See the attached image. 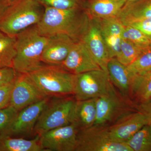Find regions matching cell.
Returning a JSON list of instances; mask_svg holds the SVG:
<instances>
[{
    "label": "cell",
    "mask_w": 151,
    "mask_h": 151,
    "mask_svg": "<svg viewBox=\"0 0 151 151\" xmlns=\"http://www.w3.org/2000/svg\"><path fill=\"white\" fill-rule=\"evenodd\" d=\"M130 94L140 103L150 100L151 98V68L132 76Z\"/></svg>",
    "instance_id": "44dd1931"
},
{
    "label": "cell",
    "mask_w": 151,
    "mask_h": 151,
    "mask_svg": "<svg viewBox=\"0 0 151 151\" xmlns=\"http://www.w3.org/2000/svg\"><path fill=\"white\" fill-rule=\"evenodd\" d=\"M149 122L147 116L140 111L130 113L108 127L113 139L126 143L137 132Z\"/></svg>",
    "instance_id": "4fadbf2b"
},
{
    "label": "cell",
    "mask_w": 151,
    "mask_h": 151,
    "mask_svg": "<svg viewBox=\"0 0 151 151\" xmlns=\"http://www.w3.org/2000/svg\"><path fill=\"white\" fill-rule=\"evenodd\" d=\"M96 117V99L76 100L71 124L81 130L93 126Z\"/></svg>",
    "instance_id": "ac0fdd59"
},
{
    "label": "cell",
    "mask_w": 151,
    "mask_h": 151,
    "mask_svg": "<svg viewBox=\"0 0 151 151\" xmlns=\"http://www.w3.org/2000/svg\"><path fill=\"white\" fill-rule=\"evenodd\" d=\"M78 131L70 124L41 134L39 136L42 151H75Z\"/></svg>",
    "instance_id": "9c48e42d"
},
{
    "label": "cell",
    "mask_w": 151,
    "mask_h": 151,
    "mask_svg": "<svg viewBox=\"0 0 151 151\" xmlns=\"http://www.w3.org/2000/svg\"><path fill=\"white\" fill-rule=\"evenodd\" d=\"M90 19L80 7L63 10L45 6L43 16L37 25L41 34L46 37L64 34L77 42L86 32Z\"/></svg>",
    "instance_id": "6da1fadb"
},
{
    "label": "cell",
    "mask_w": 151,
    "mask_h": 151,
    "mask_svg": "<svg viewBox=\"0 0 151 151\" xmlns=\"http://www.w3.org/2000/svg\"><path fill=\"white\" fill-rule=\"evenodd\" d=\"M125 1V4L127 3L135 1H137V0H124Z\"/></svg>",
    "instance_id": "e575fe53"
},
{
    "label": "cell",
    "mask_w": 151,
    "mask_h": 151,
    "mask_svg": "<svg viewBox=\"0 0 151 151\" xmlns=\"http://www.w3.org/2000/svg\"><path fill=\"white\" fill-rule=\"evenodd\" d=\"M50 97H47L19 111L5 134L0 136L27 135L33 133L38 119Z\"/></svg>",
    "instance_id": "30bf717a"
},
{
    "label": "cell",
    "mask_w": 151,
    "mask_h": 151,
    "mask_svg": "<svg viewBox=\"0 0 151 151\" xmlns=\"http://www.w3.org/2000/svg\"><path fill=\"white\" fill-rule=\"evenodd\" d=\"M9 3L12 2L14 1H16V0H7Z\"/></svg>",
    "instance_id": "d590c367"
},
{
    "label": "cell",
    "mask_w": 151,
    "mask_h": 151,
    "mask_svg": "<svg viewBox=\"0 0 151 151\" xmlns=\"http://www.w3.org/2000/svg\"><path fill=\"white\" fill-rule=\"evenodd\" d=\"M76 102L73 95L50 97L36 124L35 135L71 124Z\"/></svg>",
    "instance_id": "5b68a950"
},
{
    "label": "cell",
    "mask_w": 151,
    "mask_h": 151,
    "mask_svg": "<svg viewBox=\"0 0 151 151\" xmlns=\"http://www.w3.org/2000/svg\"><path fill=\"white\" fill-rule=\"evenodd\" d=\"M17 73L12 67L0 68V87L14 81Z\"/></svg>",
    "instance_id": "1f68e13d"
},
{
    "label": "cell",
    "mask_w": 151,
    "mask_h": 151,
    "mask_svg": "<svg viewBox=\"0 0 151 151\" xmlns=\"http://www.w3.org/2000/svg\"><path fill=\"white\" fill-rule=\"evenodd\" d=\"M37 25L16 36L13 67L17 73H30L43 65L42 56L48 38L41 34Z\"/></svg>",
    "instance_id": "7a4b0ae2"
},
{
    "label": "cell",
    "mask_w": 151,
    "mask_h": 151,
    "mask_svg": "<svg viewBox=\"0 0 151 151\" xmlns=\"http://www.w3.org/2000/svg\"><path fill=\"white\" fill-rule=\"evenodd\" d=\"M131 76L151 68V47L143 50L134 61L127 66Z\"/></svg>",
    "instance_id": "4316f807"
},
{
    "label": "cell",
    "mask_w": 151,
    "mask_h": 151,
    "mask_svg": "<svg viewBox=\"0 0 151 151\" xmlns=\"http://www.w3.org/2000/svg\"><path fill=\"white\" fill-rule=\"evenodd\" d=\"M95 99L96 117L94 125L107 126L122 106L120 99L113 85L108 93Z\"/></svg>",
    "instance_id": "2e32d148"
},
{
    "label": "cell",
    "mask_w": 151,
    "mask_h": 151,
    "mask_svg": "<svg viewBox=\"0 0 151 151\" xmlns=\"http://www.w3.org/2000/svg\"><path fill=\"white\" fill-rule=\"evenodd\" d=\"M89 25L81 41L83 42L102 70L108 73L109 53L97 20L90 18Z\"/></svg>",
    "instance_id": "8fae6325"
},
{
    "label": "cell",
    "mask_w": 151,
    "mask_h": 151,
    "mask_svg": "<svg viewBox=\"0 0 151 151\" xmlns=\"http://www.w3.org/2000/svg\"><path fill=\"white\" fill-rule=\"evenodd\" d=\"M75 151H133L126 143L113 139L107 126L78 130Z\"/></svg>",
    "instance_id": "8992f818"
},
{
    "label": "cell",
    "mask_w": 151,
    "mask_h": 151,
    "mask_svg": "<svg viewBox=\"0 0 151 151\" xmlns=\"http://www.w3.org/2000/svg\"><path fill=\"white\" fill-rule=\"evenodd\" d=\"M38 0H16L10 3L0 20V31L12 37L40 21L44 11Z\"/></svg>",
    "instance_id": "3957f363"
},
{
    "label": "cell",
    "mask_w": 151,
    "mask_h": 151,
    "mask_svg": "<svg viewBox=\"0 0 151 151\" xmlns=\"http://www.w3.org/2000/svg\"><path fill=\"white\" fill-rule=\"evenodd\" d=\"M129 25L141 31L151 42V19H142L131 22Z\"/></svg>",
    "instance_id": "f546056e"
},
{
    "label": "cell",
    "mask_w": 151,
    "mask_h": 151,
    "mask_svg": "<svg viewBox=\"0 0 151 151\" xmlns=\"http://www.w3.org/2000/svg\"><path fill=\"white\" fill-rule=\"evenodd\" d=\"M59 66L74 74L101 69L81 41L75 42L66 59Z\"/></svg>",
    "instance_id": "7c38bea8"
},
{
    "label": "cell",
    "mask_w": 151,
    "mask_h": 151,
    "mask_svg": "<svg viewBox=\"0 0 151 151\" xmlns=\"http://www.w3.org/2000/svg\"><path fill=\"white\" fill-rule=\"evenodd\" d=\"M122 37L142 49L151 47V42L148 38L139 30L129 25H124Z\"/></svg>",
    "instance_id": "484cf974"
},
{
    "label": "cell",
    "mask_w": 151,
    "mask_h": 151,
    "mask_svg": "<svg viewBox=\"0 0 151 151\" xmlns=\"http://www.w3.org/2000/svg\"><path fill=\"white\" fill-rule=\"evenodd\" d=\"M116 17L123 25L135 21L151 19V0L126 3Z\"/></svg>",
    "instance_id": "d6986e66"
},
{
    "label": "cell",
    "mask_w": 151,
    "mask_h": 151,
    "mask_svg": "<svg viewBox=\"0 0 151 151\" xmlns=\"http://www.w3.org/2000/svg\"><path fill=\"white\" fill-rule=\"evenodd\" d=\"M15 42L16 37L10 36L0 31V68L13 67Z\"/></svg>",
    "instance_id": "603a6c76"
},
{
    "label": "cell",
    "mask_w": 151,
    "mask_h": 151,
    "mask_svg": "<svg viewBox=\"0 0 151 151\" xmlns=\"http://www.w3.org/2000/svg\"><path fill=\"white\" fill-rule=\"evenodd\" d=\"M7 0H0V20L9 5Z\"/></svg>",
    "instance_id": "836d02e7"
},
{
    "label": "cell",
    "mask_w": 151,
    "mask_h": 151,
    "mask_svg": "<svg viewBox=\"0 0 151 151\" xmlns=\"http://www.w3.org/2000/svg\"><path fill=\"white\" fill-rule=\"evenodd\" d=\"M124 0H89L84 8L91 18L116 17L125 5Z\"/></svg>",
    "instance_id": "e0dca14e"
},
{
    "label": "cell",
    "mask_w": 151,
    "mask_h": 151,
    "mask_svg": "<svg viewBox=\"0 0 151 151\" xmlns=\"http://www.w3.org/2000/svg\"><path fill=\"white\" fill-rule=\"evenodd\" d=\"M0 151H42V150L38 135L32 140L0 136Z\"/></svg>",
    "instance_id": "7402d4cb"
},
{
    "label": "cell",
    "mask_w": 151,
    "mask_h": 151,
    "mask_svg": "<svg viewBox=\"0 0 151 151\" xmlns=\"http://www.w3.org/2000/svg\"><path fill=\"white\" fill-rule=\"evenodd\" d=\"M19 111L10 105L0 109V135L5 134Z\"/></svg>",
    "instance_id": "83f0119b"
},
{
    "label": "cell",
    "mask_w": 151,
    "mask_h": 151,
    "mask_svg": "<svg viewBox=\"0 0 151 151\" xmlns=\"http://www.w3.org/2000/svg\"><path fill=\"white\" fill-rule=\"evenodd\" d=\"M96 19L108 48L110 59L117 57L123 38L124 25L117 17Z\"/></svg>",
    "instance_id": "9a60e30c"
},
{
    "label": "cell",
    "mask_w": 151,
    "mask_h": 151,
    "mask_svg": "<svg viewBox=\"0 0 151 151\" xmlns=\"http://www.w3.org/2000/svg\"><path fill=\"white\" fill-rule=\"evenodd\" d=\"M107 69L112 82L116 85L124 97L129 96L132 76L127 66L119 62L116 58H113L109 60Z\"/></svg>",
    "instance_id": "ffe728a7"
},
{
    "label": "cell",
    "mask_w": 151,
    "mask_h": 151,
    "mask_svg": "<svg viewBox=\"0 0 151 151\" xmlns=\"http://www.w3.org/2000/svg\"><path fill=\"white\" fill-rule=\"evenodd\" d=\"M47 97L28 74L17 73L14 80L9 105L20 111Z\"/></svg>",
    "instance_id": "ba28073f"
},
{
    "label": "cell",
    "mask_w": 151,
    "mask_h": 151,
    "mask_svg": "<svg viewBox=\"0 0 151 151\" xmlns=\"http://www.w3.org/2000/svg\"><path fill=\"white\" fill-rule=\"evenodd\" d=\"M44 6L58 9H68L78 7V0H38Z\"/></svg>",
    "instance_id": "f1b7e54d"
},
{
    "label": "cell",
    "mask_w": 151,
    "mask_h": 151,
    "mask_svg": "<svg viewBox=\"0 0 151 151\" xmlns=\"http://www.w3.org/2000/svg\"><path fill=\"white\" fill-rule=\"evenodd\" d=\"M138 110L144 113L147 117L149 122L151 123V101L140 103Z\"/></svg>",
    "instance_id": "d6a6232c"
},
{
    "label": "cell",
    "mask_w": 151,
    "mask_h": 151,
    "mask_svg": "<svg viewBox=\"0 0 151 151\" xmlns=\"http://www.w3.org/2000/svg\"><path fill=\"white\" fill-rule=\"evenodd\" d=\"M149 101H151V98H150V100H149Z\"/></svg>",
    "instance_id": "8d00e7d4"
},
{
    "label": "cell",
    "mask_w": 151,
    "mask_h": 151,
    "mask_svg": "<svg viewBox=\"0 0 151 151\" xmlns=\"http://www.w3.org/2000/svg\"><path fill=\"white\" fill-rule=\"evenodd\" d=\"M133 151H151V123L136 133L127 142Z\"/></svg>",
    "instance_id": "cb8c5ba5"
},
{
    "label": "cell",
    "mask_w": 151,
    "mask_h": 151,
    "mask_svg": "<svg viewBox=\"0 0 151 151\" xmlns=\"http://www.w3.org/2000/svg\"><path fill=\"white\" fill-rule=\"evenodd\" d=\"M47 37L42 61L46 65H60L66 59L76 42L64 34H57Z\"/></svg>",
    "instance_id": "5bb4252c"
},
{
    "label": "cell",
    "mask_w": 151,
    "mask_h": 151,
    "mask_svg": "<svg viewBox=\"0 0 151 151\" xmlns=\"http://www.w3.org/2000/svg\"><path fill=\"white\" fill-rule=\"evenodd\" d=\"M144 50L130 41L122 38L120 51L116 58L122 64L128 66L137 58Z\"/></svg>",
    "instance_id": "d4e9b609"
},
{
    "label": "cell",
    "mask_w": 151,
    "mask_h": 151,
    "mask_svg": "<svg viewBox=\"0 0 151 151\" xmlns=\"http://www.w3.org/2000/svg\"><path fill=\"white\" fill-rule=\"evenodd\" d=\"M27 74L48 97L73 95L75 74L68 72L59 65H43Z\"/></svg>",
    "instance_id": "277c9868"
},
{
    "label": "cell",
    "mask_w": 151,
    "mask_h": 151,
    "mask_svg": "<svg viewBox=\"0 0 151 151\" xmlns=\"http://www.w3.org/2000/svg\"><path fill=\"white\" fill-rule=\"evenodd\" d=\"M112 85L108 73L102 69L75 74L73 95L76 100L97 98L108 93Z\"/></svg>",
    "instance_id": "52a82bcc"
},
{
    "label": "cell",
    "mask_w": 151,
    "mask_h": 151,
    "mask_svg": "<svg viewBox=\"0 0 151 151\" xmlns=\"http://www.w3.org/2000/svg\"><path fill=\"white\" fill-rule=\"evenodd\" d=\"M14 80L11 83L0 87V109L6 107L9 104Z\"/></svg>",
    "instance_id": "4dcf8cb0"
}]
</instances>
